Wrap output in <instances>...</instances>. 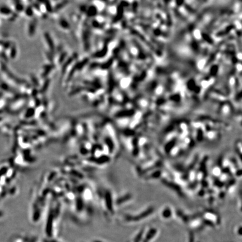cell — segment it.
Segmentation results:
<instances>
[{"label": "cell", "instance_id": "6da1fadb", "mask_svg": "<svg viewBox=\"0 0 242 242\" xmlns=\"http://www.w3.org/2000/svg\"><path fill=\"white\" fill-rule=\"evenodd\" d=\"M203 39H204L205 40H206V41H207V42H208V43H211V44H212V43H213L212 39L211 38H210L208 37V35H206V34H203Z\"/></svg>", "mask_w": 242, "mask_h": 242}]
</instances>
